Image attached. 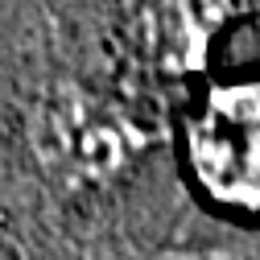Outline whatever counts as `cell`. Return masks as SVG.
<instances>
[{
  "instance_id": "1",
  "label": "cell",
  "mask_w": 260,
  "mask_h": 260,
  "mask_svg": "<svg viewBox=\"0 0 260 260\" xmlns=\"http://www.w3.org/2000/svg\"><path fill=\"white\" fill-rule=\"evenodd\" d=\"M190 149L215 199L260 207V87L211 95Z\"/></svg>"
},
{
  "instance_id": "2",
  "label": "cell",
  "mask_w": 260,
  "mask_h": 260,
  "mask_svg": "<svg viewBox=\"0 0 260 260\" xmlns=\"http://www.w3.org/2000/svg\"><path fill=\"white\" fill-rule=\"evenodd\" d=\"M42 149L58 174L95 178V174L120 166V157L128 149V133L100 104L71 100V104H54L46 112Z\"/></svg>"
}]
</instances>
